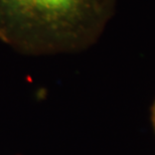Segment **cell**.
I'll return each mask as SVG.
<instances>
[{
  "mask_svg": "<svg viewBox=\"0 0 155 155\" xmlns=\"http://www.w3.org/2000/svg\"><path fill=\"white\" fill-rule=\"evenodd\" d=\"M107 0H0V38L43 54L69 45L103 16Z\"/></svg>",
  "mask_w": 155,
  "mask_h": 155,
  "instance_id": "obj_1",
  "label": "cell"
},
{
  "mask_svg": "<svg viewBox=\"0 0 155 155\" xmlns=\"http://www.w3.org/2000/svg\"><path fill=\"white\" fill-rule=\"evenodd\" d=\"M154 120H155V106H154Z\"/></svg>",
  "mask_w": 155,
  "mask_h": 155,
  "instance_id": "obj_2",
  "label": "cell"
}]
</instances>
